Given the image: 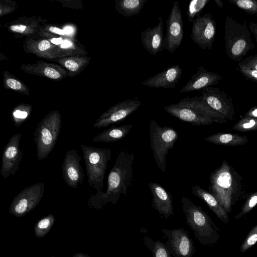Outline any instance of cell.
<instances>
[{
  "label": "cell",
  "instance_id": "cell-1",
  "mask_svg": "<svg viewBox=\"0 0 257 257\" xmlns=\"http://www.w3.org/2000/svg\"><path fill=\"white\" fill-rule=\"evenodd\" d=\"M134 160V153L125 149L121 150L109 173L106 191L91 194L88 201L90 206L100 209L108 202L115 205L121 195H126L133 183Z\"/></svg>",
  "mask_w": 257,
  "mask_h": 257
},
{
  "label": "cell",
  "instance_id": "cell-2",
  "mask_svg": "<svg viewBox=\"0 0 257 257\" xmlns=\"http://www.w3.org/2000/svg\"><path fill=\"white\" fill-rule=\"evenodd\" d=\"M208 189L227 213L244 195L241 176L226 160L211 174Z\"/></svg>",
  "mask_w": 257,
  "mask_h": 257
},
{
  "label": "cell",
  "instance_id": "cell-3",
  "mask_svg": "<svg viewBox=\"0 0 257 257\" xmlns=\"http://www.w3.org/2000/svg\"><path fill=\"white\" fill-rule=\"evenodd\" d=\"M186 222L202 245L212 246L220 237V230L200 206L184 196L181 201Z\"/></svg>",
  "mask_w": 257,
  "mask_h": 257
},
{
  "label": "cell",
  "instance_id": "cell-4",
  "mask_svg": "<svg viewBox=\"0 0 257 257\" xmlns=\"http://www.w3.org/2000/svg\"><path fill=\"white\" fill-rule=\"evenodd\" d=\"M224 38L226 53L233 61H242L244 56L255 47L245 22L238 23L228 15L224 23Z\"/></svg>",
  "mask_w": 257,
  "mask_h": 257
},
{
  "label": "cell",
  "instance_id": "cell-5",
  "mask_svg": "<svg viewBox=\"0 0 257 257\" xmlns=\"http://www.w3.org/2000/svg\"><path fill=\"white\" fill-rule=\"evenodd\" d=\"M81 149L89 185L96 192H103L105 174L111 158V150L85 145H81Z\"/></svg>",
  "mask_w": 257,
  "mask_h": 257
},
{
  "label": "cell",
  "instance_id": "cell-6",
  "mask_svg": "<svg viewBox=\"0 0 257 257\" xmlns=\"http://www.w3.org/2000/svg\"><path fill=\"white\" fill-rule=\"evenodd\" d=\"M61 126V115L56 110L50 112L37 124L34 141L39 161L45 159L54 149Z\"/></svg>",
  "mask_w": 257,
  "mask_h": 257
},
{
  "label": "cell",
  "instance_id": "cell-7",
  "mask_svg": "<svg viewBox=\"0 0 257 257\" xmlns=\"http://www.w3.org/2000/svg\"><path fill=\"white\" fill-rule=\"evenodd\" d=\"M150 140L155 161L163 173L166 170L167 156L179 138L176 131L170 126H161L155 120L150 123Z\"/></svg>",
  "mask_w": 257,
  "mask_h": 257
},
{
  "label": "cell",
  "instance_id": "cell-8",
  "mask_svg": "<svg viewBox=\"0 0 257 257\" xmlns=\"http://www.w3.org/2000/svg\"><path fill=\"white\" fill-rule=\"evenodd\" d=\"M45 184L40 182L28 186L12 200L9 212L16 217H22L34 209L41 200Z\"/></svg>",
  "mask_w": 257,
  "mask_h": 257
},
{
  "label": "cell",
  "instance_id": "cell-9",
  "mask_svg": "<svg viewBox=\"0 0 257 257\" xmlns=\"http://www.w3.org/2000/svg\"><path fill=\"white\" fill-rule=\"evenodd\" d=\"M166 238L165 243L168 251L173 257H192L195 247L188 232L183 227L176 229H161Z\"/></svg>",
  "mask_w": 257,
  "mask_h": 257
},
{
  "label": "cell",
  "instance_id": "cell-10",
  "mask_svg": "<svg viewBox=\"0 0 257 257\" xmlns=\"http://www.w3.org/2000/svg\"><path fill=\"white\" fill-rule=\"evenodd\" d=\"M216 33V22L210 13L199 14L193 20L191 38L201 49H211Z\"/></svg>",
  "mask_w": 257,
  "mask_h": 257
},
{
  "label": "cell",
  "instance_id": "cell-11",
  "mask_svg": "<svg viewBox=\"0 0 257 257\" xmlns=\"http://www.w3.org/2000/svg\"><path fill=\"white\" fill-rule=\"evenodd\" d=\"M166 25L165 49L173 53L180 46L184 37L183 18L178 1L173 4Z\"/></svg>",
  "mask_w": 257,
  "mask_h": 257
},
{
  "label": "cell",
  "instance_id": "cell-12",
  "mask_svg": "<svg viewBox=\"0 0 257 257\" xmlns=\"http://www.w3.org/2000/svg\"><path fill=\"white\" fill-rule=\"evenodd\" d=\"M141 105V102L138 99L121 101L102 113L93 124V127L101 128L121 121L136 111Z\"/></svg>",
  "mask_w": 257,
  "mask_h": 257
},
{
  "label": "cell",
  "instance_id": "cell-13",
  "mask_svg": "<svg viewBox=\"0 0 257 257\" xmlns=\"http://www.w3.org/2000/svg\"><path fill=\"white\" fill-rule=\"evenodd\" d=\"M201 97L213 109L222 114L227 119L234 118L235 110L230 96L219 88L211 86L201 90Z\"/></svg>",
  "mask_w": 257,
  "mask_h": 257
},
{
  "label": "cell",
  "instance_id": "cell-14",
  "mask_svg": "<svg viewBox=\"0 0 257 257\" xmlns=\"http://www.w3.org/2000/svg\"><path fill=\"white\" fill-rule=\"evenodd\" d=\"M21 139V133L14 135L4 148L1 174L4 179L15 175L19 168L23 156L20 146Z\"/></svg>",
  "mask_w": 257,
  "mask_h": 257
},
{
  "label": "cell",
  "instance_id": "cell-15",
  "mask_svg": "<svg viewBox=\"0 0 257 257\" xmlns=\"http://www.w3.org/2000/svg\"><path fill=\"white\" fill-rule=\"evenodd\" d=\"M81 158L74 149L65 154L62 165V175L66 184L70 187L77 188L83 183L84 175L80 161Z\"/></svg>",
  "mask_w": 257,
  "mask_h": 257
},
{
  "label": "cell",
  "instance_id": "cell-16",
  "mask_svg": "<svg viewBox=\"0 0 257 257\" xmlns=\"http://www.w3.org/2000/svg\"><path fill=\"white\" fill-rule=\"evenodd\" d=\"M148 186L153 196L151 206L165 218L174 215L172 194L156 182H151Z\"/></svg>",
  "mask_w": 257,
  "mask_h": 257
},
{
  "label": "cell",
  "instance_id": "cell-17",
  "mask_svg": "<svg viewBox=\"0 0 257 257\" xmlns=\"http://www.w3.org/2000/svg\"><path fill=\"white\" fill-rule=\"evenodd\" d=\"M182 74L180 65H174L146 80L142 84L151 88H174L182 78Z\"/></svg>",
  "mask_w": 257,
  "mask_h": 257
},
{
  "label": "cell",
  "instance_id": "cell-18",
  "mask_svg": "<svg viewBox=\"0 0 257 257\" xmlns=\"http://www.w3.org/2000/svg\"><path fill=\"white\" fill-rule=\"evenodd\" d=\"M158 19L156 26L143 31L141 36L143 46L149 54L155 56L165 49L163 20L161 17Z\"/></svg>",
  "mask_w": 257,
  "mask_h": 257
},
{
  "label": "cell",
  "instance_id": "cell-19",
  "mask_svg": "<svg viewBox=\"0 0 257 257\" xmlns=\"http://www.w3.org/2000/svg\"><path fill=\"white\" fill-rule=\"evenodd\" d=\"M222 76L206 69L202 66L199 67L197 72L191 76V78L185 85L179 91L184 93L203 89L216 85L222 79Z\"/></svg>",
  "mask_w": 257,
  "mask_h": 257
},
{
  "label": "cell",
  "instance_id": "cell-20",
  "mask_svg": "<svg viewBox=\"0 0 257 257\" xmlns=\"http://www.w3.org/2000/svg\"><path fill=\"white\" fill-rule=\"evenodd\" d=\"M163 108L171 115L194 125H208L216 122L211 118L201 114L191 108L180 106L178 103L164 106Z\"/></svg>",
  "mask_w": 257,
  "mask_h": 257
},
{
  "label": "cell",
  "instance_id": "cell-21",
  "mask_svg": "<svg viewBox=\"0 0 257 257\" xmlns=\"http://www.w3.org/2000/svg\"><path fill=\"white\" fill-rule=\"evenodd\" d=\"M177 103L180 106L191 108L201 114L209 117L216 122L222 123L227 121L224 116L211 108L200 96H187L180 100Z\"/></svg>",
  "mask_w": 257,
  "mask_h": 257
},
{
  "label": "cell",
  "instance_id": "cell-22",
  "mask_svg": "<svg viewBox=\"0 0 257 257\" xmlns=\"http://www.w3.org/2000/svg\"><path fill=\"white\" fill-rule=\"evenodd\" d=\"M192 194L203 200L208 207L224 223L227 224L229 221L228 213L220 204L215 197L210 192L199 185L194 186L191 190Z\"/></svg>",
  "mask_w": 257,
  "mask_h": 257
},
{
  "label": "cell",
  "instance_id": "cell-23",
  "mask_svg": "<svg viewBox=\"0 0 257 257\" xmlns=\"http://www.w3.org/2000/svg\"><path fill=\"white\" fill-rule=\"evenodd\" d=\"M132 124L113 126L95 136L94 142L113 143L123 139L133 128Z\"/></svg>",
  "mask_w": 257,
  "mask_h": 257
},
{
  "label": "cell",
  "instance_id": "cell-24",
  "mask_svg": "<svg viewBox=\"0 0 257 257\" xmlns=\"http://www.w3.org/2000/svg\"><path fill=\"white\" fill-rule=\"evenodd\" d=\"M204 141L215 145L236 146L246 144L248 139L246 136L238 134L219 133L208 136L204 139Z\"/></svg>",
  "mask_w": 257,
  "mask_h": 257
},
{
  "label": "cell",
  "instance_id": "cell-25",
  "mask_svg": "<svg viewBox=\"0 0 257 257\" xmlns=\"http://www.w3.org/2000/svg\"><path fill=\"white\" fill-rule=\"evenodd\" d=\"M115 2L117 13L130 17L140 14L147 0H115Z\"/></svg>",
  "mask_w": 257,
  "mask_h": 257
},
{
  "label": "cell",
  "instance_id": "cell-26",
  "mask_svg": "<svg viewBox=\"0 0 257 257\" xmlns=\"http://www.w3.org/2000/svg\"><path fill=\"white\" fill-rule=\"evenodd\" d=\"M147 247L151 251L153 257H173L168 251L165 244L159 240H154L148 236L143 238Z\"/></svg>",
  "mask_w": 257,
  "mask_h": 257
},
{
  "label": "cell",
  "instance_id": "cell-27",
  "mask_svg": "<svg viewBox=\"0 0 257 257\" xmlns=\"http://www.w3.org/2000/svg\"><path fill=\"white\" fill-rule=\"evenodd\" d=\"M54 222L53 214L48 215L39 220L34 226V233L37 237H42L50 230Z\"/></svg>",
  "mask_w": 257,
  "mask_h": 257
},
{
  "label": "cell",
  "instance_id": "cell-28",
  "mask_svg": "<svg viewBox=\"0 0 257 257\" xmlns=\"http://www.w3.org/2000/svg\"><path fill=\"white\" fill-rule=\"evenodd\" d=\"M232 129L241 132L257 131V118L244 116L233 125Z\"/></svg>",
  "mask_w": 257,
  "mask_h": 257
},
{
  "label": "cell",
  "instance_id": "cell-29",
  "mask_svg": "<svg viewBox=\"0 0 257 257\" xmlns=\"http://www.w3.org/2000/svg\"><path fill=\"white\" fill-rule=\"evenodd\" d=\"M249 15L257 14L256 0H227Z\"/></svg>",
  "mask_w": 257,
  "mask_h": 257
},
{
  "label": "cell",
  "instance_id": "cell-30",
  "mask_svg": "<svg viewBox=\"0 0 257 257\" xmlns=\"http://www.w3.org/2000/svg\"><path fill=\"white\" fill-rule=\"evenodd\" d=\"M208 2L206 0H193L189 2L187 15L190 23L199 15Z\"/></svg>",
  "mask_w": 257,
  "mask_h": 257
},
{
  "label": "cell",
  "instance_id": "cell-31",
  "mask_svg": "<svg viewBox=\"0 0 257 257\" xmlns=\"http://www.w3.org/2000/svg\"><path fill=\"white\" fill-rule=\"evenodd\" d=\"M257 205V191L251 193L244 202L240 211L235 216L237 220L249 213Z\"/></svg>",
  "mask_w": 257,
  "mask_h": 257
},
{
  "label": "cell",
  "instance_id": "cell-32",
  "mask_svg": "<svg viewBox=\"0 0 257 257\" xmlns=\"http://www.w3.org/2000/svg\"><path fill=\"white\" fill-rule=\"evenodd\" d=\"M257 242V224L249 231L240 246L242 253L246 252Z\"/></svg>",
  "mask_w": 257,
  "mask_h": 257
},
{
  "label": "cell",
  "instance_id": "cell-33",
  "mask_svg": "<svg viewBox=\"0 0 257 257\" xmlns=\"http://www.w3.org/2000/svg\"><path fill=\"white\" fill-rule=\"evenodd\" d=\"M29 108H18L12 113V120L17 127H19L28 118L30 114Z\"/></svg>",
  "mask_w": 257,
  "mask_h": 257
},
{
  "label": "cell",
  "instance_id": "cell-34",
  "mask_svg": "<svg viewBox=\"0 0 257 257\" xmlns=\"http://www.w3.org/2000/svg\"><path fill=\"white\" fill-rule=\"evenodd\" d=\"M240 69H249L257 70V54L247 57L238 63Z\"/></svg>",
  "mask_w": 257,
  "mask_h": 257
},
{
  "label": "cell",
  "instance_id": "cell-35",
  "mask_svg": "<svg viewBox=\"0 0 257 257\" xmlns=\"http://www.w3.org/2000/svg\"><path fill=\"white\" fill-rule=\"evenodd\" d=\"M240 72L247 79L257 82V70L238 68Z\"/></svg>",
  "mask_w": 257,
  "mask_h": 257
},
{
  "label": "cell",
  "instance_id": "cell-36",
  "mask_svg": "<svg viewBox=\"0 0 257 257\" xmlns=\"http://www.w3.org/2000/svg\"><path fill=\"white\" fill-rule=\"evenodd\" d=\"M44 74L51 79H56L60 77L58 71L51 67H46L44 70Z\"/></svg>",
  "mask_w": 257,
  "mask_h": 257
},
{
  "label": "cell",
  "instance_id": "cell-37",
  "mask_svg": "<svg viewBox=\"0 0 257 257\" xmlns=\"http://www.w3.org/2000/svg\"><path fill=\"white\" fill-rule=\"evenodd\" d=\"M7 85L14 90H19L22 88L21 83L18 80L13 78H9L6 80Z\"/></svg>",
  "mask_w": 257,
  "mask_h": 257
},
{
  "label": "cell",
  "instance_id": "cell-38",
  "mask_svg": "<svg viewBox=\"0 0 257 257\" xmlns=\"http://www.w3.org/2000/svg\"><path fill=\"white\" fill-rule=\"evenodd\" d=\"M64 66L71 71H76L79 69V65L77 62L73 60H67L64 63Z\"/></svg>",
  "mask_w": 257,
  "mask_h": 257
},
{
  "label": "cell",
  "instance_id": "cell-39",
  "mask_svg": "<svg viewBox=\"0 0 257 257\" xmlns=\"http://www.w3.org/2000/svg\"><path fill=\"white\" fill-rule=\"evenodd\" d=\"M51 47L50 43L47 40H43L41 41L38 44V47L40 51H46L50 48Z\"/></svg>",
  "mask_w": 257,
  "mask_h": 257
},
{
  "label": "cell",
  "instance_id": "cell-40",
  "mask_svg": "<svg viewBox=\"0 0 257 257\" xmlns=\"http://www.w3.org/2000/svg\"><path fill=\"white\" fill-rule=\"evenodd\" d=\"M27 28V27L24 25H14L10 27V29L15 32L23 33Z\"/></svg>",
  "mask_w": 257,
  "mask_h": 257
},
{
  "label": "cell",
  "instance_id": "cell-41",
  "mask_svg": "<svg viewBox=\"0 0 257 257\" xmlns=\"http://www.w3.org/2000/svg\"><path fill=\"white\" fill-rule=\"evenodd\" d=\"M248 28L250 32L253 34L255 41L257 43V23L250 22Z\"/></svg>",
  "mask_w": 257,
  "mask_h": 257
},
{
  "label": "cell",
  "instance_id": "cell-42",
  "mask_svg": "<svg viewBox=\"0 0 257 257\" xmlns=\"http://www.w3.org/2000/svg\"><path fill=\"white\" fill-rule=\"evenodd\" d=\"M244 116L257 118V106L251 107Z\"/></svg>",
  "mask_w": 257,
  "mask_h": 257
},
{
  "label": "cell",
  "instance_id": "cell-43",
  "mask_svg": "<svg viewBox=\"0 0 257 257\" xmlns=\"http://www.w3.org/2000/svg\"><path fill=\"white\" fill-rule=\"evenodd\" d=\"M49 31L52 33L60 35H64L67 34L64 30H62L56 27H50L49 28Z\"/></svg>",
  "mask_w": 257,
  "mask_h": 257
},
{
  "label": "cell",
  "instance_id": "cell-44",
  "mask_svg": "<svg viewBox=\"0 0 257 257\" xmlns=\"http://www.w3.org/2000/svg\"><path fill=\"white\" fill-rule=\"evenodd\" d=\"M72 46V43L68 40H65L61 43V47L62 48H68Z\"/></svg>",
  "mask_w": 257,
  "mask_h": 257
},
{
  "label": "cell",
  "instance_id": "cell-45",
  "mask_svg": "<svg viewBox=\"0 0 257 257\" xmlns=\"http://www.w3.org/2000/svg\"><path fill=\"white\" fill-rule=\"evenodd\" d=\"M51 42L53 44L58 45L60 44L63 42V40L61 38H53L51 40Z\"/></svg>",
  "mask_w": 257,
  "mask_h": 257
},
{
  "label": "cell",
  "instance_id": "cell-46",
  "mask_svg": "<svg viewBox=\"0 0 257 257\" xmlns=\"http://www.w3.org/2000/svg\"><path fill=\"white\" fill-rule=\"evenodd\" d=\"M73 257H90V256L85 254V253H83L82 252H78V253H75L73 255Z\"/></svg>",
  "mask_w": 257,
  "mask_h": 257
},
{
  "label": "cell",
  "instance_id": "cell-47",
  "mask_svg": "<svg viewBox=\"0 0 257 257\" xmlns=\"http://www.w3.org/2000/svg\"><path fill=\"white\" fill-rule=\"evenodd\" d=\"M213 1L219 8H222V7L223 6V3L222 2V1H221L220 0H213Z\"/></svg>",
  "mask_w": 257,
  "mask_h": 257
},
{
  "label": "cell",
  "instance_id": "cell-48",
  "mask_svg": "<svg viewBox=\"0 0 257 257\" xmlns=\"http://www.w3.org/2000/svg\"><path fill=\"white\" fill-rule=\"evenodd\" d=\"M64 30L67 33V34H70L72 32V29L70 27H66Z\"/></svg>",
  "mask_w": 257,
  "mask_h": 257
},
{
  "label": "cell",
  "instance_id": "cell-49",
  "mask_svg": "<svg viewBox=\"0 0 257 257\" xmlns=\"http://www.w3.org/2000/svg\"><path fill=\"white\" fill-rule=\"evenodd\" d=\"M51 257H54V256H51Z\"/></svg>",
  "mask_w": 257,
  "mask_h": 257
}]
</instances>
